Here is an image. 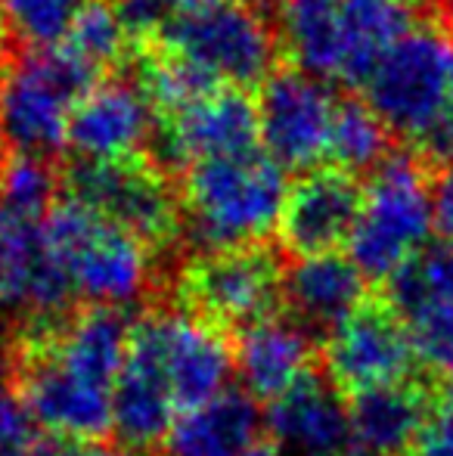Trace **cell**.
I'll return each instance as SVG.
<instances>
[{"mask_svg": "<svg viewBox=\"0 0 453 456\" xmlns=\"http://www.w3.org/2000/svg\"><path fill=\"white\" fill-rule=\"evenodd\" d=\"M121 311L85 307L31 323L19 361V391L53 438L97 444L112 428V391L127 348Z\"/></svg>", "mask_w": 453, "mask_h": 456, "instance_id": "cell-1", "label": "cell"}, {"mask_svg": "<svg viewBox=\"0 0 453 456\" xmlns=\"http://www.w3.org/2000/svg\"><path fill=\"white\" fill-rule=\"evenodd\" d=\"M286 171L261 146L193 162L183 168V230L202 252L258 246L283 215Z\"/></svg>", "mask_w": 453, "mask_h": 456, "instance_id": "cell-2", "label": "cell"}, {"mask_svg": "<svg viewBox=\"0 0 453 456\" xmlns=\"http://www.w3.org/2000/svg\"><path fill=\"white\" fill-rule=\"evenodd\" d=\"M37 233L72 295L87 298L91 307L125 311L150 289L152 248L72 199L56 202Z\"/></svg>", "mask_w": 453, "mask_h": 456, "instance_id": "cell-3", "label": "cell"}, {"mask_svg": "<svg viewBox=\"0 0 453 456\" xmlns=\"http://www.w3.org/2000/svg\"><path fill=\"white\" fill-rule=\"evenodd\" d=\"M140 47L168 50L236 91L264 85L277 60L271 25L248 0H171L162 31Z\"/></svg>", "mask_w": 453, "mask_h": 456, "instance_id": "cell-4", "label": "cell"}, {"mask_svg": "<svg viewBox=\"0 0 453 456\" xmlns=\"http://www.w3.org/2000/svg\"><path fill=\"white\" fill-rule=\"evenodd\" d=\"M435 230L432 186L410 152L388 156L363 186L360 217L348 240L354 267L367 280H392Z\"/></svg>", "mask_w": 453, "mask_h": 456, "instance_id": "cell-5", "label": "cell"}, {"mask_svg": "<svg viewBox=\"0 0 453 456\" xmlns=\"http://www.w3.org/2000/svg\"><path fill=\"white\" fill-rule=\"evenodd\" d=\"M100 81L62 47L22 50L0 78V137L10 152L50 159L69 146L75 106Z\"/></svg>", "mask_w": 453, "mask_h": 456, "instance_id": "cell-6", "label": "cell"}, {"mask_svg": "<svg viewBox=\"0 0 453 456\" xmlns=\"http://www.w3.org/2000/svg\"><path fill=\"white\" fill-rule=\"evenodd\" d=\"M363 94L388 131L425 143L453 112V35L438 25L407 31L379 60Z\"/></svg>", "mask_w": 453, "mask_h": 456, "instance_id": "cell-7", "label": "cell"}, {"mask_svg": "<svg viewBox=\"0 0 453 456\" xmlns=\"http://www.w3.org/2000/svg\"><path fill=\"white\" fill-rule=\"evenodd\" d=\"M66 199L127 230L150 248H165L181 236V196L171 190L165 168L146 156L87 162L75 159L62 175Z\"/></svg>", "mask_w": 453, "mask_h": 456, "instance_id": "cell-8", "label": "cell"}, {"mask_svg": "<svg viewBox=\"0 0 453 456\" xmlns=\"http://www.w3.org/2000/svg\"><path fill=\"white\" fill-rule=\"evenodd\" d=\"M283 280L277 252L258 242L193 255L177 276V289L187 311L212 326H248L273 317L283 298Z\"/></svg>", "mask_w": 453, "mask_h": 456, "instance_id": "cell-9", "label": "cell"}, {"mask_svg": "<svg viewBox=\"0 0 453 456\" xmlns=\"http://www.w3.org/2000/svg\"><path fill=\"white\" fill-rule=\"evenodd\" d=\"M336 102L327 81L292 66L273 69L255 102L261 150L283 171H314L329 156Z\"/></svg>", "mask_w": 453, "mask_h": 456, "instance_id": "cell-10", "label": "cell"}, {"mask_svg": "<svg viewBox=\"0 0 453 456\" xmlns=\"http://www.w3.org/2000/svg\"><path fill=\"white\" fill-rule=\"evenodd\" d=\"M388 305L404 326L413 361L453 382V246L438 242L413 255L388 280Z\"/></svg>", "mask_w": 453, "mask_h": 456, "instance_id": "cell-11", "label": "cell"}, {"mask_svg": "<svg viewBox=\"0 0 453 456\" xmlns=\"http://www.w3.org/2000/svg\"><path fill=\"white\" fill-rule=\"evenodd\" d=\"M158 357L177 410H193L230 391L233 348L218 326L190 311H158L137 320Z\"/></svg>", "mask_w": 453, "mask_h": 456, "instance_id": "cell-12", "label": "cell"}, {"mask_svg": "<svg viewBox=\"0 0 453 456\" xmlns=\"http://www.w3.org/2000/svg\"><path fill=\"white\" fill-rule=\"evenodd\" d=\"M323 363L329 385L357 397L363 391L407 382L417 361L392 305L363 301L351 317L329 330Z\"/></svg>", "mask_w": 453, "mask_h": 456, "instance_id": "cell-13", "label": "cell"}, {"mask_svg": "<svg viewBox=\"0 0 453 456\" xmlns=\"http://www.w3.org/2000/svg\"><path fill=\"white\" fill-rule=\"evenodd\" d=\"M156 162L171 168H190L193 162L230 152L255 150L258 143V109L246 91L218 87L202 100L158 115L152 127Z\"/></svg>", "mask_w": 453, "mask_h": 456, "instance_id": "cell-14", "label": "cell"}, {"mask_svg": "<svg viewBox=\"0 0 453 456\" xmlns=\"http://www.w3.org/2000/svg\"><path fill=\"white\" fill-rule=\"evenodd\" d=\"M363 186L354 175L333 168L304 171L289 186L277 233L295 258L329 255L351 240L360 217Z\"/></svg>", "mask_w": 453, "mask_h": 456, "instance_id": "cell-15", "label": "cell"}, {"mask_svg": "<svg viewBox=\"0 0 453 456\" xmlns=\"http://www.w3.org/2000/svg\"><path fill=\"white\" fill-rule=\"evenodd\" d=\"M181 416L158 357L140 323L127 330V348L112 391V432L127 451L162 444Z\"/></svg>", "mask_w": 453, "mask_h": 456, "instance_id": "cell-16", "label": "cell"}, {"mask_svg": "<svg viewBox=\"0 0 453 456\" xmlns=\"http://www.w3.org/2000/svg\"><path fill=\"white\" fill-rule=\"evenodd\" d=\"M156 115L150 102L127 81H100L81 96L69 121V146L78 159L106 162V159L137 156L152 137Z\"/></svg>", "mask_w": 453, "mask_h": 456, "instance_id": "cell-17", "label": "cell"}, {"mask_svg": "<svg viewBox=\"0 0 453 456\" xmlns=\"http://www.w3.org/2000/svg\"><path fill=\"white\" fill-rule=\"evenodd\" d=\"M233 366L252 401H279L292 388L311 379L314 342L298 320L264 317L239 330L233 348Z\"/></svg>", "mask_w": 453, "mask_h": 456, "instance_id": "cell-18", "label": "cell"}, {"mask_svg": "<svg viewBox=\"0 0 453 456\" xmlns=\"http://www.w3.org/2000/svg\"><path fill=\"white\" fill-rule=\"evenodd\" d=\"M267 432L279 453L295 456H339L348 453L351 422L333 385L317 376L271 403Z\"/></svg>", "mask_w": 453, "mask_h": 456, "instance_id": "cell-19", "label": "cell"}, {"mask_svg": "<svg viewBox=\"0 0 453 456\" xmlns=\"http://www.w3.org/2000/svg\"><path fill=\"white\" fill-rule=\"evenodd\" d=\"M261 413L246 391H224L183 410L162 441V456H248L258 447Z\"/></svg>", "mask_w": 453, "mask_h": 456, "instance_id": "cell-20", "label": "cell"}, {"mask_svg": "<svg viewBox=\"0 0 453 456\" xmlns=\"http://www.w3.org/2000/svg\"><path fill=\"white\" fill-rule=\"evenodd\" d=\"M283 295L302 326L336 330L363 305V273L344 255H311L286 271Z\"/></svg>", "mask_w": 453, "mask_h": 456, "instance_id": "cell-21", "label": "cell"}, {"mask_svg": "<svg viewBox=\"0 0 453 456\" xmlns=\"http://www.w3.org/2000/svg\"><path fill=\"white\" fill-rule=\"evenodd\" d=\"M429 413V397L419 385L400 382L363 391L348 407L351 444L363 456H410Z\"/></svg>", "mask_w": 453, "mask_h": 456, "instance_id": "cell-22", "label": "cell"}, {"mask_svg": "<svg viewBox=\"0 0 453 456\" xmlns=\"http://www.w3.org/2000/svg\"><path fill=\"white\" fill-rule=\"evenodd\" d=\"M417 25V0H342L339 85L363 91L382 56Z\"/></svg>", "mask_w": 453, "mask_h": 456, "instance_id": "cell-23", "label": "cell"}, {"mask_svg": "<svg viewBox=\"0 0 453 456\" xmlns=\"http://www.w3.org/2000/svg\"><path fill=\"white\" fill-rule=\"evenodd\" d=\"M277 22L292 69L320 81L342 78V0H277Z\"/></svg>", "mask_w": 453, "mask_h": 456, "instance_id": "cell-24", "label": "cell"}, {"mask_svg": "<svg viewBox=\"0 0 453 456\" xmlns=\"http://www.w3.org/2000/svg\"><path fill=\"white\" fill-rule=\"evenodd\" d=\"M339 171H376L388 159V127L367 100L344 96L336 102L329 156Z\"/></svg>", "mask_w": 453, "mask_h": 456, "instance_id": "cell-25", "label": "cell"}, {"mask_svg": "<svg viewBox=\"0 0 453 456\" xmlns=\"http://www.w3.org/2000/svg\"><path fill=\"white\" fill-rule=\"evenodd\" d=\"M62 50L85 62L97 78L106 81V75L125 60H131V37H127L121 16L115 10V0H93L78 19L66 41L60 44Z\"/></svg>", "mask_w": 453, "mask_h": 456, "instance_id": "cell-26", "label": "cell"}, {"mask_svg": "<svg viewBox=\"0 0 453 456\" xmlns=\"http://www.w3.org/2000/svg\"><path fill=\"white\" fill-rule=\"evenodd\" d=\"M37 258H41L37 224L22 221L0 202V320L28 307Z\"/></svg>", "mask_w": 453, "mask_h": 456, "instance_id": "cell-27", "label": "cell"}, {"mask_svg": "<svg viewBox=\"0 0 453 456\" xmlns=\"http://www.w3.org/2000/svg\"><path fill=\"white\" fill-rule=\"evenodd\" d=\"M56 171L47 159L28 152H6L0 159V202L22 221L41 224L53 208Z\"/></svg>", "mask_w": 453, "mask_h": 456, "instance_id": "cell-28", "label": "cell"}, {"mask_svg": "<svg viewBox=\"0 0 453 456\" xmlns=\"http://www.w3.org/2000/svg\"><path fill=\"white\" fill-rule=\"evenodd\" d=\"M91 4L93 0H0V12L6 31H12L25 50H50L66 41L75 19Z\"/></svg>", "mask_w": 453, "mask_h": 456, "instance_id": "cell-29", "label": "cell"}, {"mask_svg": "<svg viewBox=\"0 0 453 456\" xmlns=\"http://www.w3.org/2000/svg\"><path fill=\"white\" fill-rule=\"evenodd\" d=\"M35 426L37 422L19 385L0 376V451L10 456H22L37 441Z\"/></svg>", "mask_w": 453, "mask_h": 456, "instance_id": "cell-30", "label": "cell"}, {"mask_svg": "<svg viewBox=\"0 0 453 456\" xmlns=\"http://www.w3.org/2000/svg\"><path fill=\"white\" fill-rule=\"evenodd\" d=\"M410 456H453V382L429 401V413Z\"/></svg>", "mask_w": 453, "mask_h": 456, "instance_id": "cell-31", "label": "cell"}, {"mask_svg": "<svg viewBox=\"0 0 453 456\" xmlns=\"http://www.w3.org/2000/svg\"><path fill=\"white\" fill-rule=\"evenodd\" d=\"M432 215H435V230L441 233V240L453 246V171H448L432 192Z\"/></svg>", "mask_w": 453, "mask_h": 456, "instance_id": "cell-32", "label": "cell"}, {"mask_svg": "<svg viewBox=\"0 0 453 456\" xmlns=\"http://www.w3.org/2000/svg\"><path fill=\"white\" fill-rule=\"evenodd\" d=\"M425 150H429V156L432 159H438V162H444L448 168L453 171V112H450V118L444 121L441 127H438L435 134H432L429 140H425Z\"/></svg>", "mask_w": 453, "mask_h": 456, "instance_id": "cell-33", "label": "cell"}, {"mask_svg": "<svg viewBox=\"0 0 453 456\" xmlns=\"http://www.w3.org/2000/svg\"><path fill=\"white\" fill-rule=\"evenodd\" d=\"M66 456H137L133 451H127V447H115V444H103V441H97V444H69Z\"/></svg>", "mask_w": 453, "mask_h": 456, "instance_id": "cell-34", "label": "cell"}, {"mask_svg": "<svg viewBox=\"0 0 453 456\" xmlns=\"http://www.w3.org/2000/svg\"><path fill=\"white\" fill-rule=\"evenodd\" d=\"M248 456H283L273 444H258L255 451H248Z\"/></svg>", "mask_w": 453, "mask_h": 456, "instance_id": "cell-35", "label": "cell"}, {"mask_svg": "<svg viewBox=\"0 0 453 456\" xmlns=\"http://www.w3.org/2000/svg\"><path fill=\"white\" fill-rule=\"evenodd\" d=\"M339 456H363V453H339Z\"/></svg>", "mask_w": 453, "mask_h": 456, "instance_id": "cell-36", "label": "cell"}, {"mask_svg": "<svg viewBox=\"0 0 453 456\" xmlns=\"http://www.w3.org/2000/svg\"><path fill=\"white\" fill-rule=\"evenodd\" d=\"M0 456H10V453H4V451H0Z\"/></svg>", "mask_w": 453, "mask_h": 456, "instance_id": "cell-37", "label": "cell"}]
</instances>
